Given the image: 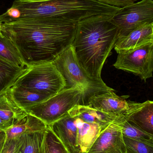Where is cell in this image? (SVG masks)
I'll return each instance as SVG.
<instances>
[{
	"label": "cell",
	"mask_w": 153,
	"mask_h": 153,
	"mask_svg": "<svg viewBox=\"0 0 153 153\" xmlns=\"http://www.w3.org/2000/svg\"><path fill=\"white\" fill-rule=\"evenodd\" d=\"M77 23L48 19L1 23V32L17 48L26 66L53 62L72 45Z\"/></svg>",
	"instance_id": "6da1fadb"
},
{
	"label": "cell",
	"mask_w": 153,
	"mask_h": 153,
	"mask_svg": "<svg viewBox=\"0 0 153 153\" xmlns=\"http://www.w3.org/2000/svg\"><path fill=\"white\" fill-rule=\"evenodd\" d=\"M120 8L98 0H16L0 15V22L48 19L77 23L94 16H113Z\"/></svg>",
	"instance_id": "7a4b0ae2"
},
{
	"label": "cell",
	"mask_w": 153,
	"mask_h": 153,
	"mask_svg": "<svg viewBox=\"0 0 153 153\" xmlns=\"http://www.w3.org/2000/svg\"><path fill=\"white\" fill-rule=\"evenodd\" d=\"M113 16L99 15L77 22L72 46L78 63L91 78L102 80L103 65L118 38Z\"/></svg>",
	"instance_id": "3957f363"
},
{
	"label": "cell",
	"mask_w": 153,
	"mask_h": 153,
	"mask_svg": "<svg viewBox=\"0 0 153 153\" xmlns=\"http://www.w3.org/2000/svg\"><path fill=\"white\" fill-rule=\"evenodd\" d=\"M77 105H87L84 89L80 86L64 89L45 100L24 110L49 126L66 116Z\"/></svg>",
	"instance_id": "277c9868"
},
{
	"label": "cell",
	"mask_w": 153,
	"mask_h": 153,
	"mask_svg": "<svg viewBox=\"0 0 153 153\" xmlns=\"http://www.w3.org/2000/svg\"><path fill=\"white\" fill-rule=\"evenodd\" d=\"M53 63L64 79L65 89L77 86L84 89L87 105L91 96L114 90L102 80L93 79L86 74L78 63L72 45L60 54Z\"/></svg>",
	"instance_id": "5b68a950"
},
{
	"label": "cell",
	"mask_w": 153,
	"mask_h": 153,
	"mask_svg": "<svg viewBox=\"0 0 153 153\" xmlns=\"http://www.w3.org/2000/svg\"><path fill=\"white\" fill-rule=\"evenodd\" d=\"M13 85L22 86L50 97L65 88L64 79L53 62L26 66Z\"/></svg>",
	"instance_id": "8992f818"
},
{
	"label": "cell",
	"mask_w": 153,
	"mask_h": 153,
	"mask_svg": "<svg viewBox=\"0 0 153 153\" xmlns=\"http://www.w3.org/2000/svg\"><path fill=\"white\" fill-rule=\"evenodd\" d=\"M111 20L118 29V38L138 28L152 24L153 1L142 0L120 8Z\"/></svg>",
	"instance_id": "52a82bcc"
},
{
	"label": "cell",
	"mask_w": 153,
	"mask_h": 153,
	"mask_svg": "<svg viewBox=\"0 0 153 153\" xmlns=\"http://www.w3.org/2000/svg\"><path fill=\"white\" fill-rule=\"evenodd\" d=\"M113 66L137 75L145 82L153 76V43L127 51H120Z\"/></svg>",
	"instance_id": "ba28073f"
},
{
	"label": "cell",
	"mask_w": 153,
	"mask_h": 153,
	"mask_svg": "<svg viewBox=\"0 0 153 153\" xmlns=\"http://www.w3.org/2000/svg\"><path fill=\"white\" fill-rule=\"evenodd\" d=\"M114 90L91 96L87 105L100 111L118 117L128 116L139 109L143 103L127 100L126 96L117 95Z\"/></svg>",
	"instance_id": "9c48e42d"
},
{
	"label": "cell",
	"mask_w": 153,
	"mask_h": 153,
	"mask_svg": "<svg viewBox=\"0 0 153 153\" xmlns=\"http://www.w3.org/2000/svg\"><path fill=\"white\" fill-rule=\"evenodd\" d=\"M126 153L123 134L113 120L94 141L87 152Z\"/></svg>",
	"instance_id": "30bf717a"
},
{
	"label": "cell",
	"mask_w": 153,
	"mask_h": 153,
	"mask_svg": "<svg viewBox=\"0 0 153 153\" xmlns=\"http://www.w3.org/2000/svg\"><path fill=\"white\" fill-rule=\"evenodd\" d=\"M48 126L70 153H80L77 145V127L74 118L69 113Z\"/></svg>",
	"instance_id": "8fae6325"
},
{
	"label": "cell",
	"mask_w": 153,
	"mask_h": 153,
	"mask_svg": "<svg viewBox=\"0 0 153 153\" xmlns=\"http://www.w3.org/2000/svg\"><path fill=\"white\" fill-rule=\"evenodd\" d=\"M151 43H153V23L138 28L127 36L118 39L114 49L117 52L127 51Z\"/></svg>",
	"instance_id": "7c38bea8"
},
{
	"label": "cell",
	"mask_w": 153,
	"mask_h": 153,
	"mask_svg": "<svg viewBox=\"0 0 153 153\" xmlns=\"http://www.w3.org/2000/svg\"><path fill=\"white\" fill-rule=\"evenodd\" d=\"M71 116H76L85 122L95 124L105 130L117 117L94 108L88 105H77L68 112Z\"/></svg>",
	"instance_id": "4fadbf2b"
},
{
	"label": "cell",
	"mask_w": 153,
	"mask_h": 153,
	"mask_svg": "<svg viewBox=\"0 0 153 153\" xmlns=\"http://www.w3.org/2000/svg\"><path fill=\"white\" fill-rule=\"evenodd\" d=\"M48 127L41 120L27 113L5 130L6 139L19 138L27 134L42 132L45 130Z\"/></svg>",
	"instance_id": "5bb4252c"
},
{
	"label": "cell",
	"mask_w": 153,
	"mask_h": 153,
	"mask_svg": "<svg viewBox=\"0 0 153 153\" xmlns=\"http://www.w3.org/2000/svg\"><path fill=\"white\" fill-rule=\"evenodd\" d=\"M71 116L74 118L77 127V145L80 153L87 152L103 130L98 125L85 122L76 116Z\"/></svg>",
	"instance_id": "9a60e30c"
},
{
	"label": "cell",
	"mask_w": 153,
	"mask_h": 153,
	"mask_svg": "<svg viewBox=\"0 0 153 153\" xmlns=\"http://www.w3.org/2000/svg\"><path fill=\"white\" fill-rule=\"evenodd\" d=\"M27 113L14 101L9 90L0 95V118L11 127Z\"/></svg>",
	"instance_id": "2e32d148"
},
{
	"label": "cell",
	"mask_w": 153,
	"mask_h": 153,
	"mask_svg": "<svg viewBox=\"0 0 153 153\" xmlns=\"http://www.w3.org/2000/svg\"><path fill=\"white\" fill-rule=\"evenodd\" d=\"M126 118L134 126L153 136V101L143 102L139 109Z\"/></svg>",
	"instance_id": "e0dca14e"
},
{
	"label": "cell",
	"mask_w": 153,
	"mask_h": 153,
	"mask_svg": "<svg viewBox=\"0 0 153 153\" xmlns=\"http://www.w3.org/2000/svg\"><path fill=\"white\" fill-rule=\"evenodd\" d=\"M9 91L15 102L23 109L49 98L31 89L18 85H13Z\"/></svg>",
	"instance_id": "ac0fdd59"
},
{
	"label": "cell",
	"mask_w": 153,
	"mask_h": 153,
	"mask_svg": "<svg viewBox=\"0 0 153 153\" xmlns=\"http://www.w3.org/2000/svg\"><path fill=\"white\" fill-rule=\"evenodd\" d=\"M26 67H20L0 57V95L11 88Z\"/></svg>",
	"instance_id": "d6986e66"
},
{
	"label": "cell",
	"mask_w": 153,
	"mask_h": 153,
	"mask_svg": "<svg viewBox=\"0 0 153 153\" xmlns=\"http://www.w3.org/2000/svg\"><path fill=\"white\" fill-rule=\"evenodd\" d=\"M126 117L118 116L114 120L119 127L123 136L153 146V136L131 125L126 120Z\"/></svg>",
	"instance_id": "ffe728a7"
},
{
	"label": "cell",
	"mask_w": 153,
	"mask_h": 153,
	"mask_svg": "<svg viewBox=\"0 0 153 153\" xmlns=\"http://www.w3.org/2000/svg\"><path fill=\"white\" fill-rule=\"evenodd\" d=\"M0 57L17 66L26 67L15 45L2 33L0 34Z\"/></svg>",
	"instance_id": "44dd1931"
},
{
	"label": "cell",
	"mask_w": 153,
	"mask_h": 153,
	"mask_svg": "<svg viewBox=\"0 0 153 153\" xmlns=\"http://www.w3.org/2000/svg\"><path fill=\"white\" fill-rule=\"evenodd\" d=\"M38 153H71L49 127L45 130Z\"/></svg>",
	"instance_id": "7402d4cb"
},
{
	"label": "cell",
	"mask_w": 153,
	"mask_h": 153,
	"mask_svg": "<svg viewBox=\"0 0 153 153\" xmlns=\"http://www.w3.org/2000/svg\"><path fill=\"white\" fill-rule=\"evenodd\" d=\"M45 131L22 136V144L18 153H38Z\"/></svg>",
	"instance_id": "603a6c76"
},
{
	"label": "cell",
	"mask_w": 153,
	"mask_h": 153,
	"mask_svg": "<svg viewBox=\"0 0 153 153\" xmlns=\"http://www.w3.org/2000/svg\"><path fill=\"white\" fill-rule=\"evenodd\" d=\"M126 153H153V146L123 136Z\"/></svg>",
	"instance_id": "cb8c5ba5"
},
{
	"label": "cell",
	"mask_w": 153,
	"mask_h": 153,
	"mask_svg": "<svg viewBox=\"0 0 153 153\" xmlns=\"http://www.w3.org/2000/svg\"><path fill=\"white\" fill-rule=\"evenodd\" d=\"M22 142V136L19 138L6 139L1 153H18Z\"/></svg>",
	"instance_id": "d4e9b609"
},
{
	"label": "cell",
	"mask_w": 153,
	"mask_h": 153,
	"mask_svg": "<svg viewBox=\"0 0 153 153\" xmlns=\"http://www.w3.org/2000/svg\"><path fill=\"white\" fill-rule=\"evenodd\" d=\"M101 2L114 7L122 8L128 4L134 3L137 0H98Z\"/></svg>",
	"instance_id": "484cf974"
},
{
	"label": "cell",
	"mask_w": 153,
	"mask_h": 153,
	"mask_svg": "<svg viewBox=\"0 0 153 153\" xmlns=\"http://www.w3.org/2000/svg\"><path fill=\"white\" fill-rule=\"evenodd\" d=\"M6 140V134L5 131L0 130V153H1L3 147Z\"/></svg>",
	"instance_id": "4316f807"
},
{
	"label": "cell",
	"mask_w": 153,
	"mask_h": 153,
	"mask_svg": "<svg viewBox=\"0 0 153 153\" xmlns=\"http://www.w3.org/2000/svg\"><path fill=\"white\" fill-rule=\"evenodd\" d=\"M10 126H9L7 123L3 121L0 118V130H7L8 128L10 127Z\"/></svg>",
	"instance_id": "83f0119b"
},
{
	"label": "cell",
	"mask_w": 153,
	"mask_h": 153,
	"mask_svg": "<svg viewBox=\"0 0 153 153\" xmlns=\"http://www.w3.org/2000/svg\"><path fill=\"white\" fill-rule=\"evenodd\" d=\"M1 22H0V34H1V33H2L1 32Z\"/></svg>",
	"instance_id": "f1b7e54d"
},
{
	"label": "cell",
	"mask_w": 153,
	"mask_h": 153,
	"mask_svg": "<svg viewBox=\"0 0 153 153\" xmlns=\"http://www.w3.org/2000/svg\"></svg>",
	"instance_id": "f546056e"
}]
</instances>
